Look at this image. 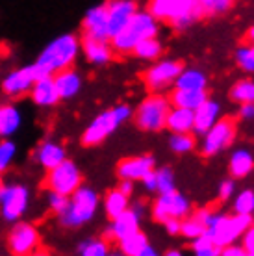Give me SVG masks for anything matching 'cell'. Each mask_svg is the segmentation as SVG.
Wrapping results in <instances>:
<instances>
[{
	"mask_svg": "<svg viewBox=\"0 0 254 256\" xmlns=\"http://www.w3.org/2000/svg\"><path fill=\"white\" fill-rule=\"evenodd\" d=\"M32 158L43 171H48V169L56 167L60 162H64L67 158V148H65L62 141L46 138L41 143H38V147L34 148Z\"/></svg>",
	"mask_w": 254,
	"mask_h": 256,
	"instance_id": "d6986e66",
	"label": "cell"
},
{
	"mask_svg": "<svg viewBox=\"0 0 254 256\" xmlns=\"http://www.w3.org/2000/svg\"><path fill=\"white\" fill-rule=\"evenodd\" d=\"M166 254H167V256H180L182 252H180V250H176V249H169V250L166 252Z\"/></svg>",
	"mask_w": 254,
	"mask_h": 256,
	"instance_id": "816d5d0a",
	"label": "cell"
},
{
	"mask_svg": "<svg viewBox=\"0 0 254 256\" xmlns=\"http://www.w3.org/2000/svg\"><path fill=\"white\" fill-rule=\"evenodd\" d=\"M193 216H195V218H197L198 221L204 224V226H208V224H210V221L214 219V216H216V212L212 210V208H200V210H197Z\"/></svg>",
	"mask_w": 254,
	"mask_h": 256,
	"instance_id": "bcb514c9",
	"label": "cell"
},
{
	"mask_svg": "<svg viewBox=\"0 0 254 256\" xmlns=\"http://www.w3.org/2000/svg\"><path fill=\"white\" fill-rule=\"evenodd\" d=\"M146 10L158 20L169 22L178 32L190 30L202 17L198 0H148Z\"/></svg>",
	"mask_w": 254,
	"mask_h": 256,
	"instance_id": "277c9868",
	"label": "cell"
},
{
	"mask_svg": "<svg viewBox=\"0 0 254 256\" xmlns=\"http://www.w3.org/2000/svg\"><path fill=\"white\" fill-rule=\"evenodd\" d=\"M198 6H200L202 15L216 17V15H222L228 12L234 6V0H198Z\"/></svg>",
	"mask_w": 254,
	"mask_h": 256,
	"instance_id": "ab89813d",
	"label": "cell"
},
{
	"mask_svg": "<svg viewBox=\"0 0 254 256\" xmlns=\"http://www.w3.org/2000/svg\"><path fill=\"white\" fill-rule=\"evenodd\" d=\"M221 256H247V250H245L243 245H240L238 242H234V244L222 247Z\"/></svg>",
	"mask_w": 254,
	"mask_h": 256,
	"instance_id": "ee69618b",
	"label": "cell"
},
{
	"mask_svg": "<svg viewBox=\"0 0 254 256\" xmlns=\"http://www.w3.org/2000/svg\"><path fill=\"white\" fill-rule=\"evenodd\" d=\"M32 204V192L22 182H4L0 186V218L6 223L22 219Z\"/></svg>",
	"mask_w": 254,
	"mask_h": 256,
	"instance_id": "ba28073f",
	"label": "cell"
},
{
	"mask_svg": "<svg viewBox=\"0 0 254 256\" xmlns=\"http://www.w3.org/2000/svg\"><path fill=\"white\" fill-rule=\"evenodd\" d=\"M19 154V147L12 138H0V173H8L15 164V158Z\"/></svg>",
	"mask_w": 254,
	"mask_h": 256,
	"instance_id": "d6a6232c",
	"label": "cell"
},
{
	"mask_svg": "<svg viewBox=\"0 0 254 256\" xmlns=\"http://www.w3.org/2000/svg\"><path fill=\"white\" fill-rule=\"evenodd\" d=\"M174 88H178V90H206L208 88V76L200 69L184 67L174 80Z\"/></svg>",
	"mask_w": 254,
	"mask_h": 256,
	"instance_id": "f1b7e54d",
	"label": "cell"
},
{
	"mask_svg": "<svg viewBox=\"0 0 254 256\" xmlns=\"http://www.w3.org/2000/svg\"><path fill=\"white\" fill-rule=\"evenodd\" d=\"M162 52H164V45L160 43L158 38H146L141 39L140 43L134 46L132 56L143 60V62H154L162 56Z\"/></svg>",
	"mask_w": 254,
	"mask_h": 256,
	"instance_id": "4dcf8cb0",
	"label": "cell"
},
{
	"mask_svg": "<svg viewBox=\"0 0 254 256\" xmlns=\"http://www.w3.org/2000/svg\"><path fill=\"white\" fill-rule=\"evenodd\" d=\"M119 190H121L122 193H126L128 197H132V193H134V182H132V180H124V178H121Z\"/></svg>",
	"mask_w": 254,
	"mask_h": 256,
	"instance_id": "f907efd6",
	"label": "cell"
},
{
	"mask_svg": "<svg viewBox=\"0 0 254 256\" xmlns=\"http://www.w3.org/2000/svg\"><path fill=\"white\" fill-rule=\"evenodd\" d=\"M145 214V208L141 202H130L128 210H124L121 216L110 219V224L106 228V238L112 240V242H119L122 238L130 236L136 230H140L141 218Z\"/></svg>",
	"mask_w": 254,
	"mask_h": 256,
	"instance_id": "9a60e30c",
	"label": "cell"
},
{
	"mask_svg": "<svg viewBox=\"0 0 254 256\" xmlns=\"http://www.w3.org/2000/svg\"><path fill=\"white\" fill-rule=\"evenodd\" d=\"M6 247L10 254L15 256H32L41 250V232L30 221H15L8 232Z\"/></svg>",
	"mask_w": 254,
	"mask_h": 256,
	"instance_id": "9c48e42d",
	"label": "cell"
},
{
	"mask_svg": "<svg viewBox=\"0 0 254 256\" xmlns=\"http://www.w3.org/2000/svg\"><path fill=\"white\" fill-rule=\"evenodd\" d=\"M24 122L22 112L17 104L0 102V138H13Z\"/></svg>",
	"mask_w": 254,
	"mask_h": 256,
	"instance_id": "d4e9b609",
	"label": "cell"
},
{
	"mask_svg": "<svg viewBox=\"0 0 254 256\" xmlns=\"http://www.w3.org/2000/svg\"><path fill=\"white\" fill-rule=\"evenodd\" d=\"M238 128L236 122L228 117H221L214 126L202 134V143H200V152L204 156H216V154L222 152L224 148H228L236 140Z\"/></svg>",
	"mask_w": 254,
	"mask_h": 256,
	"instance_id": "5bb4252c",
	"label": "cell"
},
{
	"mask_svg": "<svg viewBox=\"0 0 254 256\" xmlns=\"http://www.w3.org/2000/svg\"><path fill=\"white\" fill-rule=\"evenodd\" d=\"M191 249L197 256H221V247H217L206 232L191 240Z\"/></svg>",
	"mask_w": 254,
	"mask_h": 256,
	"instance_id": "d590c367",
	"label": "cell"
},
{
	"mask_svg": "<svg viewBox=\"0 0 254 256\" xmlns=\"http://www.w3.org/2000/svg\"><path fill=\"white\" fill-rule=\"evenodd\" d=\"M243 247H245V250H247L248 256H254V221L252 224L248 226V230L243 234Z\"/></svg>",
	"mask_w": 254,
	"mask_h": 256,
	"instance_id": "f6af8a7d",
	"label": "cell"
},
{
	"mask_svg": "<svg viewBox=\"0 0 254 256\" xmlns=\"http://www.w3.org/2000/svg\"><path fill=\"white\" fill-rule=\"evenodd\" d=\"M65 206H67V195L54 193V192L46 193V208H48V212H52L54 216L62 214Z\"/></svg>",
	"mask_w": 254,
	"mask_h": 256,
	"instance_id": "b9f144b4",
	"label": "cell"
},
{
	"mask_svg": "<svg viewBox=\"0 0 254 256\" xmlns=\"http://www.w3.org/2000/svg\"><path fill=\"white\" fill-rule=\"evenodd\" d=\"M76 252L82 256H108L112 252L108 238H86L76 247Z\"/></svg>",
	"mask_w": 254,
	"mask_h": 256,
	"instance_id": "1f68e13d",
	"label": "cell"
},
{
	"mask_svg": "<svg viewBox=\"0 0 254 256\" xmlns=\"http://www.w3.org/2000/svg\"><path fill=\"white\" fill-rule=\"evenodd\" d=\"M80 58V36L72 32L60 34L41 48L36 58L39 74H54L58 70L76 65Z\"/></svg>",
	"mask_w": 254,
	"mask_h": 256,
	"instance_id": "6da1fadb",
	"label": "cell"
},
{
	"mask_svg": "<svg viewBox=\"0 0 254 256\" xmlns=\"http://www.w3.org/2000/svg\"><path fill=\"white\" fill-rule=\"evenodd\" d=\"M28 96H30L34 106H38L41 110L56 108L58 104L62 102L52 74H41V76H38V80L34 82Z\"/></svg>",
	"mask_w": 254,
	"mask_h": 256,
	"instance_id": "ac0fdd59",
	"label": "cell"
},
{
	"mask_svg": "<svg viewBox=\"0 0 254 256\" xmlns=\"http://www.w3.org/2000/svg\"><path fill=\"white\" fill-rule=\"evenodd\" d=\"M232 178H245L254 169V154L247 148H236L228 162Z\"/></svg>",
	"mask_w": 254,
	"mask_h": 256,
	"instance_id": "4316f807",
	"label": "cell"
},
{
	"mask_svg": "<svg viewBox=\"0 0 254 256\" xmlns=\"http://www.w3.org/2000/svg\"><path fill=\"white\" fill-rule=\"evenodd\" d=\"M82 36L98 39H110L108 32V15H106V4L91 6L82 17Z\"/></svg>",
	"mask_w": 254,
	"mask_h": 256,
	"instance_id": "7402d4cb",
	"label": "cell"
},
{
	"mask_svg": "<svg viewBox=\"0 0 254 256\" xmlns=\"http://www.w3.org/2000/svg\"><path fill=\"white\" fill-rule=\"evenodd\" d=\"M39 74L36 64L32 65H20L17 69L8 70L6 74L0 80V91L2 95L8 96V98H22V96H28L30 90H32L34 82L38 80Z\"/></svg>",
	"mask_w": 254,
	"mask_h": 256,
	"instance_id": "8fae6325",
	"label": "cell"
},
{
	"mask_svg": "<svg viewBox=\"0 0 254 256\" xmlns=\"http://www.w3.org/2000/svg\"><path fill=\"white\" fill-rule=\"evenodd\" d=\"M132 116L134 110L128 104H115L112 108L100 112L84 130L82 138H80L82 145L84 147H96V145L104 143L117 128L130 121Z\"/></svg>",
	"mask_w": 254,
	"mask_h": 256,
	"instance_id": "5b68a950",
	"label": "cell"
},
{
	"mask_svg": "<svg viewBox=\"0 0 254 256\" xmlns=\"http://www.w3.org/2000/svg\"><path fill=\"white\" fill-rule=\"evenodd\" d=\"M171 110V100L164 93H150L134 110V122L141 132H160L166 128L167 114Z\"/></svg>",
	"mask_w": 254,
	"mask_h": 256,
	"instance_id": "8992f818",
	"label": "cell"
},
{
	"mask_svg": "<svg viewBox=\"0 0 254 256\" xmlns=\"http://www.w3.org/2000/svg\"><path fill=\"white\" fill-rule=\"evenodd\" d=\"M248 41H250V43H254V26L248 30Z\"/></svg>",
	"mask_w": 254,
	"mask_h": 256,
	"instance_id": "f5cc1de1",
	"label": "cell"
},
{
	"mask_svg": "<svg viewBox=\"0 0 254 256\" xmlns=\"http://www.w3.org/2000/svg\"><path fill=\"white\" fill-rule=\"evenodd\" d=\"M140 182L143 184V188H145L148 193H156V174H154V171H150L148 174H145Z\"/></svg>",
	"mask_w": 254,
	"mask_h": 256,
	"instance_id": "c3c4849f",
	"label": "cell"
},
{
	"mask_svg": "<svg viewBox=\"0 0 254 256\" xmlns=\"http://www.w3.org/2000/svg\"><path fill=\"white\" fill-rule=\"evenodd\" d=\"M80 54L88 64L95 67H104L117 56L110 39L89 38V36H80Z\"/></svg>",
	"mask_w": 254,
	"mask_h": 256,
	"instance_id": "2e32d148",
	"label": "cell"
},
{
	"mask_svg": "<svg viewBox=\"0 0 254 256\" xmlns=\"http://www.w3.org/2000/svg\"><path fill=\"white\" fill-rule=\"evenodd\" d=\"M232 202L234 214H245V216H254V192L252 190H243L240 192Z\"/></svg>",
	"mask_w": 254,
	"mask_h": 256,
	"instance_id": "74e56055",
	"label": "cell"
},
{
	"mask_svg": "<svg viewBox=\"0 0 254 256\" xmlns=\"http://www.w3.org/2000/svg\"><path fill=\"white\" fill-rule=\"evenodd\" d=\"M166 128L169 132H193V112L188 108L171 106L166 119Z\"/></svg>",
	"mask_w": 254,
	"mask_h": 256,
	"instance_id": "83f0119b",
	"label": "cell"
},
{
	"mask_svg": "<svg viewBox=\"0 0 254 256\" xmlns=\"http://www.w3.org/2000/svg\"><path fill=\"white\" fill-rule=\"evenodd\" d=\"M252 216H245V214H234V216H226V214H219L216 212L214 219L210 224L206 226V234L217 247H226V245L238 242L240 238L248 230V226L252 224Z\"/></svg>",
	"mask_w": 254,
	"mask_h": 256,
	"instance_id": "52a82bcc",
	"label": "cell"
},
{
	"mask_svg": "<svg viewBox=\"0 0 254 256\" xmlns=\"http://www.w3.org/2000/svg\"><path fill=\"white\" fill-rule=\"evenodd\" d=\"M234 193H236V178H226L219 184V190H217L219 200L226 202V200H230V198L234 197Z\"/></svg>",
	"mask_w": 254,
	"mask_h": 256,
	"instance_id": "7bdbcfd3",
	"label": "cell"
},
{
	"mask_svg": "<svg viewBox=\"0 0 254 256\" xmlns=\"http://www.w3.org/2000/svg\"><path fill=\"white\" fill-rule=\"evenodd\" d=\"M204 232H206V226L193 214H190L188 218H184L180 221V234L184 238H188V240H195V238L204 234Z\"/></svg>",
	"mask_w": 254,
	"mask_h": 256,
	"instance_id": "60d3db41",
	"label": "cell"
},
{
	"mask_svg": "<svg viewBox=\"0 0 254 256\" xmlns=\"http://www.w3.org/2000/svg\"><path fill=\"white\" fill-rule=\"evenodd\" d=\"M100 208V195L89 186H80L67 197V206L58 214V223L65 230H78L96 218Z\"/></svg>",
	"mask_w": 254,
	"mask_h": 256,
	"instance_id": "7a4b0ae2",
	"label": "cell"
},
{
	"mask_svg": "<svg viewBox=\"0 0 254 256\" xmlns=\"http://www.w3.org/2000/svg\"><path fill=\"white\" fill-rule=\"evenodd\" d=\"M191 214V202L184 193L171 190L166 193H158L152 202V218L158 223L166 219H184Z\"/></svg>",
	"mask_w": 254,
	"mask_h": 256,
	"instance_id": "4fadbf2b",
	"label": "cell"
},
{
	"mask_svg": "<svg viewBox=\"0 0 254 256\" xmlns=\"http://www.w3.org/2000/svg\"><path fill=\"white\" fill-rule=\"evenodd\" d=\"M43 184L46 188V192L62 193V195L69 197L76 188H80L84 184V174L76 162L70 160V158H65L56 167L46 171Z\"/></svg>",
	"mask_w": 254,
	"mask_h": 256,
	"instance_id": "30bf717a",
	"label": "cell"
},
{
	"mask_svg": "<svg viewBox=\"0 0 254 256\" xmlns=\"http://www.w3.org/2000/svg\"><path fill=\"white\" fill-rule=\"evenodd\" d=\"M180 221H182V219H166L162 224L166 226V230L169 236H178V234H180Z\"/></svg>",
	"mask_w": 254,
	"mask_h": 256,
	"instance_id": "7dc6e473",
	"label": "cell"
},
{
	"mask_svg": "<svg viewBox=\"0 0 254 256\" xmlns=\"http://www.w3.org/2000/svg\"><path fill=\"white\" fill-rule=\"evenodd\" d=\"M206 98H208L206 90H178V88H174V91H172L171 96H169L171 106L188 108V110H191V112H195Z\"/></svg>",
	"mask_w": 254,
	"mask_h": 256,
	"instance_id": "484cf974",
	"label": "cell"
},
{
	"mask_svg": "<svg viewBox=\"0 0 254 256\" xmlns=\"http://www.w3.org/2000/svg\"><path fill=\"white\" fill-rule=\"evenodd\" d=\"M230 98L238 104L254 102V80L245 78V80L234 84V88L230 90Z\"/></svg>",
	"mask_w": 254,
	"mask_h": 256,
	"instance_id": "e575fe53",
	"label": "cell"
},
{
	"mask_svg": "<svg viewBox=\"0 0 254 256\" xmlns=\"http://www.w3.org/2000/svg\"><path fill=\"white\" fill-rule=\"evenodd\" d=\"M236 64L245 72H254V43H247V45L238 46L236 50Z\"/></svg>",
	"mask_w": 254,
	"mask_h": 256,
	"instance_id": "f35d334b",
	"label": "cell"
},
{
	"mask_svg": "<svg viewBox=\"0 0 254 256\" xmlns=\"http://www.w3.org/2000/svg\"><path fill=\"white\" fill-rule=\"evenodd\" d=\"M184 65L178 60H154V64L143 72V82L152 93H164L174 86Z\"/></svg>",
	"mask_w": 254,
	"mask_h": 256,
	"instance_id": "7c38bea8",
	"label": "cell"
},
{
	"mask_svg": "<svg viewBox=\"0 0 254 256\" xmlns=\"http://www.w3.org/2000/svg\"><path fill=\"white\" fill-rule=\"evenodd\" d=\"M156 174V193H166L171 190H176V176L171 167H160L154 169Z\"/></svg>",
	"mask_w": 254,
	"mask_h": 256,
	"instance_id": "8d00e7d4",
	"label": "cell"
},
{
	"mask_svg": "<svg viewBox=\"0 0 254 256\" xmlns=\"http://www.w3.org/2000/svg\"><path fill=\"white\" fill-rule=\"evenodd\" d=\"M52 78H54L56 90L60 93V100H72V98H76L84 88L82 72L78 69H74V65L54 72Z\"/></svg>",
	"mask_w": 254,
	"mask_h": 256,
	"instance_id": "44dd1931",
	"label": "cell"
},
{
	"mask_svg": "<svg viewBox=\"0 0 254 256\" xmlns=\"http://www.w3.org/2000/svg\"><path fill=\"white\" fill-rule=\"evenodd\" d=\"M221 112H222L221 104L216 102V100H212V98H206V100L193 112V134L195 136L206 134V132L221 119Z\"/></svg>",
	"mask_w": 254,
	"mask_h": 256,
	"instance_id": "603a6c76",
	"label": "cell"
},
{
	"mask_svg": "<svg viewBox=\"0 0 254 256\" xmlns=\"http://www.w3.org/2000/svg\"><path fill=\"white\" fill-rule=\"evenodd\" d=\"M100 202H102V206H104V214H106L110 219H114V218H117V216H121L124 210H128L130 197H128L126 193H122L119 188H114V190H110V192L104 195V200H100Z\"/></svg>",
	"mask_w": 254,
	"mask_h": 256,
	"instance_id": "f546056e",
	"label": "cell"
},
{
	"mask_svg": "<svg viewBox=\"0 0 254 256\" xmlns=\"http://www.w3.org/2000/svg\"><path fill=\"white\" fill-rule=\"evenodd\" d=\"M4 184V176H2V173H0V186Z\"/></svg>",
	"mask_w": 254,
	"mask_h": 256,
	"instance_id": "db71d44e",
	"label": "cell"
},
{
	"mask_svg": "<svg viewBox=\"0 0 254 256\" xmlns=\"http://www.w3.org/2000/svg\"><path fill=\"white\" fill-rule=\"evenodd\" d=\"M197 147V140L193 132H172L169 138V148L176 154H188Z\"/></svg>",
	"mask_w": 254,
	"mask_h": 256,
	"instance_id": "836d02e7",
	"label": "cell"
},
{
	"mask_svg": "<svg viewBox=\"0 0 254 256\" xmlns=\"http://www.w3.org/2000/svg\"><path fill=\"white\" fill-rule=\"evenodd\" d=\"M117 244H119V252L124 256H158V250L148 244L146 234L141 230H136L130 236L122 238Z\"/></svg>",
	"mask_w": 254,
	"mask_h": 256,
	"instance_id": "cb8c5ba5",
	"label": "cell"
},
{
	"mask_svg": "<svg viewBox=\"0 0 254 256\" xmlns=\"http://www.w3.org/2000/svg\"><path fill=\"white\" fill-rule=\"evenodd\" d=\"M154 169H156V160L150 154L128 156L117 164V176L124 180H132V182H140L145 174H148Z\"/></svg>",
	"mask_w": 254,
	"mask_h": 256,
	"instance_id": "ffe728a7",
	"label": "cell"
},
{
	"mask_svg": "<svg viewBox=\"0 0 254 256\" xmlns=\"http://www.w3.org/2000/svg\"><path fill=\"white\" fill-rule=\"evenodd\" d=\"M240 117H242L243 121L254 122V102L242 104V108H240Z\"/></svg>",
	"mask_w": 254,
	"mask_h": 256,
	"instance_id": "681fc988",
	"label": "cell"
},
{
	"mask_svg": "<svg viewBox=\"0 0 254 256\" xmlns=\"http://www.w3.org/2000/svg\"><path fill=\"white\" fill-rule=\"evenodd\" d=\"M160 34V20L154 17L148 10H138L128 20V24L110 38V43L114 46L115 54L128 56L132 54L134 46L140 43L141 39L158 38Z\"/></svg>",
	"mask_w": 254,
	"mask_h": 256,
	"instance_id": "3957f363",
	"label": "cell"
},
{
	"mask_svg": "<svg viewBox=\"0 0 254 256\" xmlns=\"http://www.w3.org/2000/svg\"><path fill=\"white\" fill-rule=\"evenodd\" d=\"M104 4H106V15H108L110 38H114L119 30H122L128 24V20L132 19L134 13L140 10L136 0H108Z\"/></svg>",
	"mask_w": 254,
	"mask_h": 256,
	"instance_id": "e0dca14e",
	"label": "cell"
}]
</instances>
